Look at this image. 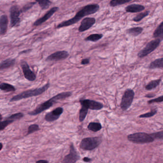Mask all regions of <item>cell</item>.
<instances>
[{"mask_svg":"<svg viewBox=\"0 0 163 163\" xmlns=\"http://www.w3.org/2000/svg\"><path fill=\"white\" fill-rule=\"evenodd\" d=\"M99 9L100 6L98 4H88L84 6L77 12L74 17L68 20L62 21L57 26L56 28L59 29L75 25L83 17L97 13Z\"/></svg>","mask_w":163,"mask_h":163,"instance_id":"cell-1","label":"cell"},{"mask_svg":"<svg viewBox=\"0 0 163 163\" xmlns=\"http://www.w3.org/2000/svg\"><path fill=\"white\" fill-rule=\"evenodd\" d=\"M72 95L71 92H64L59 93L55 96L50 98L46 101L43 103L39 105L33 111L29 112L28 114L30 115H36L39 114L43 111L49 109L50 108L53 106L58 101L64 100L66 98L70 97Z\"/></svg>","mask_w":163,"mask_h":163,"instance_id":"cell-2","label":"cell"},{"mask_svg":"<svg viewBox=\"0 0 163 163\" xmlns=\"http://www.w3.org/2000/svg\"><path fill=\"white\" fill-rule=\"evenodd\" d=\"M50 84L47 83L42 87L36 88L35 89L29 90L22 92L21 94H18L10 99V102L17 101L21 99H26L33 96H36L42 95L45 93L50 87Z\"/></svg>","mask_w":163,"mask_h":163,"instance_id":"cell-3","label":"cell"},{"mask_svg":"<svg viewBox=\"0 0 163 163\" xmlns=\"http://www.w3.org/2000/svg\"><path fill=\"white\" fill-rule=\"evenodd\" d=\"M127 139L130 142L138 144H148L152 143L155 140L150 134L143 132L129 134L127 136Z\"/></svg>","mask_w":163,"mask_h":163,"instance_id":"cell-4","label":"cell"},{"mask_svg":"<svg viewBox=\"0 0 163 163\" xmlns=\"http://www.w3.org/2000/svg\"><path fill=\"white\" fill-rule=\"evenodd\" d=\"M102 141V139L101 137L85 138L81 141L80 147L84 150H92L99 146Z\"/></svg>","mask_w":163,"mask_h":163,"instance_id":"cell-5","label":"cell"},{"mask_svg":"<svg viewBox=\"0 0 163 163\" xmlns=\"http://www.w3.org/2000/svg\"><path fill=\"white\" fill-rule=\"evenodd\" d=\"M134 92L133 90L127 89L122 98L120 107L123 111H126L131 107L133 101Z\"/></svg>","mask_w":163,"mask_h":163,"instance_id":"cell-6","label":"cell"},{"mask_svg":"<svg viewBox=\"0 0 163 163\" xmlns=\"http://www.w3.org/2000/svg\"><path fill=\"white\" fill-rule=\"evenodd\" d=\"M160 43L161 41L159 40L156 39L151 41L150 42L147 43L146 46L138 53V57L140 58H143L146 57L150 53L154 51L159 46Z\"/></svg>","mask_w":163,"mask_h":163,"instance_id":"cell-7","label":"cell"},{"mask_svg":"<svg viewBox=\"0 0 163 163\" xmlns=\"http://www.w3.org/2000/svg\"><path fill=\"white\" fill-rule=\"evenodd\" d=\"M80 157L73 144L70 147V153L66 155L62 161V163H76L80 159Z\"/></svg>","mask_w":163,"mask_h":163,"instance_id":"cell-8","label":"cell"},{"mask_svg":"<svg viewBox=\"0 0 163 163\" xmlns=\"http://www.w3.org/2000/svg\"><path fill=\"white\" fill-rule=\"evenodd\" d=\"M80 103L81 106H84L91 110H100L103 107V105L102 103L90 99L81 100Z\"/></svg>","mask_w":163,"mask_h":163,"instance_id":"cell-9","label":"cell"},{"mask_svg":"<svg viewBox=\"0 0 163 163\" xmlns=\"http://www.w3.org/2000/svg\"><path fill=\"white\" fill-rule=\"evenodd\" d=\"M20 11L18 6H14L10 9L11 16V25L12 27H16L19 25L20 20L19 16Z\"/></svg>","mask_w":163,"mask_h":163,"instance_id":"cell-10","label":"cell"},{"mask_svg":"<svg viewBox=\"0 0 163 163\" xmlns=\"http://www.w3.org/2000/svg\"><path fill=\"white\" fill-rule=\"evenodd\" d=\"M21 66L25 78L27 80L33 82L36 79V75L30 69L29 65L26 61H21Z\"/></svg>","mask_w":163,"mask_h":163,"instance_id":"cell-11","label":"cell"},{"mask_svg":"<svg viewBox=\"0 0 163 163\" xmlns=\"http://www.w3.org/2000/svg\"><path fill=\"white\" fill-rule=\"evenodd\" d=\"M69 56V54L66 51H60L50 54L46 58L45 61L47 62H56L64 60L68 57Z\"/></svg>","mask_w":163,"mask_h":163,"instance_id":"cell-12","label":"cell"},{"mask_svg":"<svg viewBox=\"0 0 163 163\" xmlns=\"http://www.w3.org/2000/svg\"><path fill=\"white\" fill-rule=\"evenodd\" d=\"M96 20L94 17H85L81 21L78 31L79 32H83L89 29L95 24Z\"/></svg>","mask_w":163,"mask_h":163,"instance_id":"cell-13","label":"cell"},{"mask_svg":"<svg viewBox=\"0 0 163 163\" xmlns=\"http://www.w3.org/2000/svg\"><path fill=\"white\" fill-rule=\"evenodd\" d=\"M64 112V109L61 107H59L52 110L51 112L47 113L45 116V119L49 122L55 121L60 117V115Z\"/></svg>","mask_w":163,"mask_h":163,"instance_id":"cell-14","label":"cell"},{"mask_svg":"<svg viewBox=\"0 0 163 163\" xmlns=\"http://www.w3.org/2000/svg\"><path fill=\"white\" fill-rule=\"evenodd\" d=\"M59 9V8L58 7H53L52 8L44 15V16L39 18V19L37 20L34 22L33 25L37 26L40 25L44 24V22L49 20V18H50L53 15L54 13L57 12Z\"/></svg>","mask_w":163,"mask_h":163,"instance_id":"cell-15","label":"cell"},{"mask_svg":"<svg viewBox=\"0 0 163 163\" xmlns=\"http://www.w3.org/2000/svg\"><path fill=\"white\" fill-rule=\"evenodd\" d=\"M145 9L144 6L138 4H132L126 7L125 10L127 13H139Z\"/></svg>","mask_w":163,"mask_h":163,"instance_id":"cell-16","label":"cell"},{"mask_svg":"<svg viewBox=\"0 0 163 163\" xmlns=\"http://www.w3.org/2000/svg\"><path fill=\"white\" fill-rule=\"evenodd\" d=\"M8 19L6 15H2L0 17V34H6L7 30Z\"/></svg>","mask_w":163,"mask_h":163,"instance_id":"cell-17","label":"cell"},{"mask_svg":"<svg viewBox=\"0 0 163 163\" xmlns=\"http://www.w3.org/2000/svg\"><path fill=\"white\" fill-rule=\"evenodd\" d=\"M153 37L156 39L163 41V21L157 27L153 33Z\"/></svg>","mask_w":163,"mask_h":163,"instance_id":"cell-18","label":"cell"},{"mask_svg":"<svg viewBox=\"0 0 163 163\" xmlns=\"http://www.w3.org/2000/svg\"><path fill=\"white\" fill-rule=\"evenodd\" d=\"M15 60L14 59H8L0 63V70L6 69L14 65Z\"/></svg>","mask_w":163,"mask_h":163,"instance_id":"cell-19","label":"cell"},{"mask_svg":"<svg viewBox=\"0 0 163 163\" xmlns=\"http://www.w3.org/2000/svg\"><path fill=\"white\" fill-rule=\"evenodd\" d=\"M150 69L157 68H163V57L157 59L152 62L149 66Z\"/></svg>","mask_w":163,"mask_h":163,"instance_id":"cell-20","label":"cell"},{"mask_svg":"<svg viewBox=\"0 0 163 163\" xmlns=\"http://www.w3.org/2000/svg\"><path fill=\"white\" fill-rule=\"evenodd\" d=\"M143 28L141 27H135L129 28L126 30V33L129 35L133 36H138L143 32Z\"/></svg>","mask_w":163,"mask_h":163,"instance_id":"cell-21","label":"cell"},{"mask_svg":"<svg viewBox=\"0 0 163 163\" xmlns=\"http://www.w3.org/2000/svg\"><path fill=\"white\" fill-rule=\"evenodd\" d=\"M87 128L90 131H93L94 132H97L102 129V126L100 123L91 122L88 125Z\"/></svg>","mask_w":163,"mask_h":163,"instance_id":"cell-22","label":"cell"},{"mask_svg":"<svg viewBox=\"0 0 163 163\" xmlns=\"http://www.w3.org/2000/svg\"><path fill=\"white\" fill-rule=\"evenodd\" d=\"M161 82V79H157V80H152L150 81L147 85L145 87V88L146 90H151L153 89L156 88L160 84Z\"/></svg>","mask_w":163,"mask_h":163,"instance_id":"cell-23","label":"cell"},{"mask_svg":"<svg viewBox=\"0 0 163 163\" xmlns=\"http://www.w3.org/2000/svg\"><path fill=\"white\" fill-rule=\"evenodd\" d=\"M103 37V34L101 33H94L91 34L85 38L86 41H90V42H96L99 40L101 39Z\"/></svg>","mask_w":163,"mask_h":163,"instance_id":"cell-24","label":"cell"},{"mask_svg":"<svg viewBox=\"0 0 163 163\" xmlns=\"http://www.w3.org/2000/svg\"><path fill=\"white\" fill-rule=\"evenodd\" d=\"M0 89L5 92H14L15 88L13 85L5 83H0Z\"/></svg>","mask_w":163,"mask_h":163,"instance_id":"cell-25","label":"cell"},{"mask_svg":"<svg viewBox=\"0 0 163 163\" xmlns=\"http://www.w3.org/2000/svg\"><path fill=\"white\" fill-rule=\"evenodd\" d=\"M39 4L42 10H47L51 4L50 0H35Z\"/></svg>","mask_w":163,"mask_h":163,"instance_id":"cell-26","label":"cell"},{"mask_svg":"<svg viewBox=\"0 0 163 163\" xmlns=\"http://www.w3.org/2000/svg\"><path fill=\"white\" fill-rule=\"evenodd\" d=\"M88 112V109L85 107L84 106H82V107L79 111V119L80 122H82L84 121L87 114Z\"/></svg>","mask_w":163,"mask_h":163,"instance_id":"cell-27","label":"cell"},{"mask_svg":"<svg viewBox=\"0 0 163 163\" xmlns=\"http://www.w3.org/2000/svg\"><path fill=\"white\" fill-rule=\"evenodd\" d=\"M149 14H150V11H146V12L140 13L133 19V21H135V22H139V21L142 20L144 18L148 16Z\"/></svg>","mask_w":163,"mask_h":163,"instance_id":"cell-28","label":"cell"},{"mask_svg":"<svg viewBox=\"0 0 163 163\" xmlns=\"http://www.w3.org/2000/svg\"><path fill=\"white\" fill-rule=\"evenodd\" d=\"M132 0H111L110 2V6L115 7L117 6H121L123 4H126L132 1Z\"/></svg>","mask_w":163,"mask_h":163,"instance_id":"cell-29","label":"cell"},{"mask_svg":"<svg viewBox=\"0 0 163 163\" xmlns=\"http://www.w3.org/2000/svg\"><path fill=\"white\" fill-rule=\"evenodd\" d=\"M24 117V114L21 113H18L12 114L11 116L8 117L7 119L10 120L14 122L15 121L20 119L21 118Z\"/></svg>","mask_w":163,"mask_h":163,"instance_id":"cell-30","label":"cell"},{"mask_svg":"<svg viewBox=\"0 0 163 163\" xmlns=\"http://www.w3.org/2000/svg\"><path fill=\"white\" fill-rule=\"evenodd\" d=\"M157 109H155L151 110L150 112L141 114V115H139V117L141 118H150V117H153L157 114Z\"/></svg>","mask_w":163,"mask_h":163,"instance_id":"cell-31","label":"cell"},{"mask_svg":"<svg viewBox=\"0 0 163 163\" xmlns=\"http://www.w3.org/2000/svg\"><path fill=\"white\" fill-rule=\"evenodd\" d=\"M40 129L39 126L37 124H33V125H31L28 127V133H27V135L35 132L36 131H39Z\"/></svg>","mask_w":163,"mask_h":163,"instance_id":"cell-32","label":"cell"},{"mask_svg":"<svg viewBox=\"0 0 163 163\" xmlns=\"http://www.w3.org/2000/svg\"><path fill=\"white\" fill-rule=\"evenodd\" d=\"M13 122H14L10 120L7 119H6V120L0 122V131H2V130H3V129H5L8 125H10Z\"/></svg>","mask_w":163,"mask_h":163,"instance_id":"cell-33","label":"cell"},{"mask_svg":"<svg viewBox=\"0 0 163 163\" xmlns=\"http://www.w3.org/2000/svg\"><path fill=\"white\" fill-rule=\"evenodd\" d=\"M151 136L155 139L163 140V131L151 134Z\"/></svg>","mask_w":163,"mask_h":163,"instance_id":"cell-34","label":"cell"},{"mask_svg":"<svg viewBox=\"0 0 163 163\" xmlns=\"http://www.w3.org/2000/svg\"><path fill=\"white\" fill-rule=\"evenodd\" d=\"M163 102V95L159 96L155 99H151L150 100L148 101L147 102V103L150 105L152 103H161Z\"/></svg>","mask_w":163,"mask_h":163,"instance_id":"cell-35","label":"cell"},{"mask_svg":"<svg viewBox=\"0 0 163 163\" xmlns=\"http://www.w3.org/2000/svg\"><path fill=\"white\" fill-rule=\"evenodd\" d=\"M35 4V2H31V3H28V4H26V5H25V6L24 7L22 10H23L24 12H25V11L29 10L30 8L32 7Z\"/></svg>","mask_w":163,"mask_h":163,"instance_id":"cell-36","label":"cell"},{"mask_svg":"<svg viewBox=\"0 0 163 163\" xmlns=\"http://www.w3.org/2000/svg\"><path fill=\"white\" fill-rule=\"evenodd\" d=\"M90 63V59L89 58L83 59L81 61V64L82 65H86V64H88Z\"/></svg>","mask_w":163,"mask_h":163,"instance_id":"cell-37","label":"cell"},{"mask_svg":"<svg viewBox=\"0 0 163 163\" xmlns=\"http://www.w3.org/2000/svg\"><path fill=\"white\" fill-rule=\"evenodd\" d=\"M83 161L85 162H90L92 161V159L89 158L87 157H85L83 158Z\"/></svg>","mask_w":163,"mask_h":163,"instance_id":"cell-38","label":"cell"},{"mask_svg":"<svg viewBox=\"0 0 163 163\" xmlns=\"http://www.w3.org/2000/svg\"><path fill=\"white\" fill-rule=\"evenodd\" d=\"M36 163H49V162L47 160H41L37 161Z\"/></svg>","mask_w":163,"mask_h":163,"instance_id":"cell-39","label":"cell"},{"mask_svg":"<svg viewBox=\"0 0 163 163\" xmlns=\"http://www.w3.org/2000/svg\"><path fill=\"white\" fill-rule=\"evenodd\" d=\"M155 95H152V94H148L146 95L145 97H147V98H152V97H155Z\"/></svg>","mask_w":163,"mask_h":163,"instance_id":"cell-40","label":"cell"},{"mask_svg":"<svg viewBox=\"0 0 163 163\" xmlns=\"http://www.w3.org/2000/svg\"><path fill=\"white\" fill-rule=\"evenodd\" d=\"M2 146H3V145H2V143H0V151L2 149Z\"/></svg>","mask_w":163,"mask_h":163,"instance_id":"cell-41","label":"cell"},{"mask_svg":"<svg viewBox=\"0 0 163 163\" xmlns=\"http://www.w3.org/2000/svg\"><path fill=\"white\" fill-rule=\"evenodd\" d=\"M2 115L1 114H0V122H1V121L2 120Z\"/></svg>","mask_w":163,"mask_h":163,"instance_id":"cell-42","label":"cell"}]
</instances>
